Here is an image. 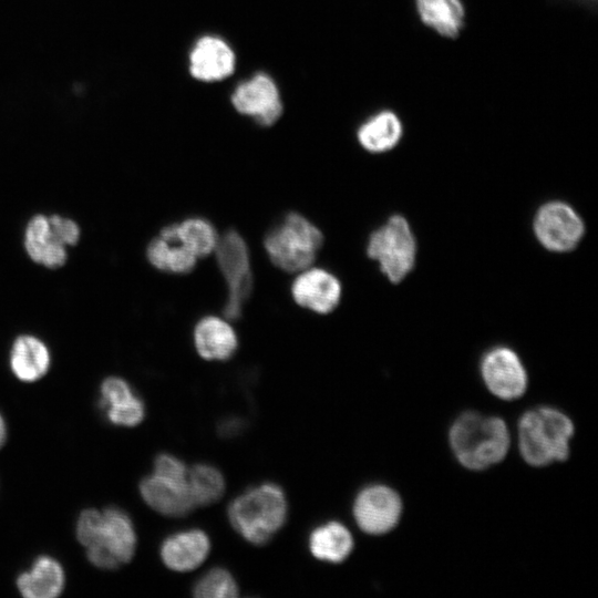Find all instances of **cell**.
I'll return each mask as SVG.
<instances>
[{
	"mask_svg": "<svg viewBox=\"0 0 598 598\" xmlns=\"http://www.w3.org/2000/svg\"><path fill=\"white\" fill-rule=\"evenodd\" d=\"M79 542L89 560L100 568H116L135 553L136 534L131 518L121 509H86L76 524Z\"/></svg>",
	"mask_w": 598,
	"mask_h": 598,
	"instance_id": "cell-1",
	"label": "cell"
},
{
	"mask_svg": "<svg viewBox=\"0 0 598 598\" xmlns=\"http://www.w3.org/2000/svg\"><path fill=\"white\" fill-rule=\"evenodd\" d=\"M450 443L463 466L484 470L506 456L509 433L505 422L499 417L466 412L453 423Z\"/></svg>",
	"mask_w": 598,
	"mask_h": 598,
	"instance_id": "cell-2",
	"label": "cell"
},
{
	"mask_svg": "<svg viewBox=\"0 0 598 598\" xmlns=\"http://www.w3.org/2000/svg\"><path fill=\"white\" fill-rule=\"evenodd\" d=\"M228 518L234 529L255 545L267 543L287 518L283 491L274 483L251 487L228 506Z\"/></svg>",
	"mask_w": 598,
	"mask_h": 598,
	"instance_id": "cell-3",
	"label": "cell"
},
{
	"mask_svg": "<svg viewBox=\"0 0 598 598\" xmlns=\"http://www.w3.org/2000/svg\"><path fill=\"white\" fill-rule=\"evenodd\" d=\"M573 434L574 424L563 412L551 408L527 411L518 424L520 454L533 466L565 461Z\"/></svg>",
	"mask_w": 598,
	"mask_h": 598,
	"instance_id": "cell-4",
	"label": "cell"
},
{
	"mask_svg": "<svg viewBox=\"0 0 598 598\" xmlns=\"http://www.w3.org/2000/svg\"><path fill=\"white\" fill-rule=\"evenodd\" d=\"M322 243L320 229L298 213L287 214L264 239L270 261L289 272H299L310 267Z\"/></svg>",
	"mask_w": 598,
	"mask_h": 598,
	"instance_id": "cell-5",
	"label": "cell"
},
{
	"mask_svg": "<svg viewBox=\"0 0 598 598\" xmlns=\"http://www.w3.org/2000/svg\"><path fill=\"white\" fill-rule=\"evenodd\" d=\"M228 103L238 115L261 127L277 124L285 114L280 84L266 71H256L233 86Z\"/></svg>",
	"mask_w": 598,
	"mask_h": 598,
	"instance_id": "cell-6",
	"label": "cell"
},
{
	"mask_svg": "<svg viewBox=\"0 0 598 598\" xmlns=\"http://www.w3.org/2000/svg\"><path fill=\"white\" fill-rule=\"evenodd\" d=\"M367 252L379 262L391 282L404 279L412 270L416 255L415 239L406 219L399 215L390 217L371 234Z\"/></svg>",
	"mask_w": 598,
	"mask_h": 598,
	"instance_id": "cell-7",
	"label": "cell"
},
{
	"mask_svg": "<svg viewBox=\"0 0 598 598\" xmlns=\"http://www.w3.org/2000/svg\"><path fill=\"white\" fill-rule=\"evenodd\" d=\"M214 251L227 286L224 313L228 319H237L252 288L248 247L236 230H228L218 237Z\"/></svg>",
	"mask_w": 598,
	"mask_h": 598,
	"instance_id": "cell-8",
	"label": "cell"
},
{
	"mask_svg": "<svg viewBox=\"0 0 598 598\" xmlns=\"http://www.w3.org/2000/svg\"><path fill=\"white\" fill-rule=\"evenodd\" d=\"M235 47L217 33L198 35L189 45L185 68L198 84L215 85L233 78L238 68Z\"/></svg>",
	"mask_w": 598,
	"mask_h": 598,
	"instance_id": "cell-9",
	"label": "cell"
},
{
	"mask_svg": "<svg viewBox=\"0 0 598 598\" xmlns=\"http://www.w3.org/2000/svg\"><path fill=\"white\" fill-rule=\"evenodd\" d=\"M534 230L538 241L548 250L564 252L574 249L584 235V223L567 204L550 202L539 208Z\"/></svg>",
	"mask_w": 598,
	"mask_h": 598,
	"instance_id": "cell-10",
	"label": "cell"
},
{
	"mask_svg": "<svg viewBox=\"0 0 598 598\" xmlns=\"http://www.w3.org/2000/svg\"><path fill=\"white\" fill-rule=\"evenodd\" d=\"M402 502L396 492L384 485H371L362 489L353 504L358 526L371 535L391 530L400 519Z\"/></svg>",
	"mask_w": 598,
	"mask_h": 598,
	"instance_id": "cell-11",
	"label": "cell"
},
{
	"mask_svg": "<svg viewBox=\"0 0 598 598\" xmlns=\"http://www.w3.org/2000/svg\"><path fill=\"white\" fill-rule=\"evenodd\" d=\"M487 389L503 400L523 395L527 388V373L518 355L508 348L488 351L481 365Z\"/></svg>",
	"mask_w": 598,
	"mask_h": 598,
	"instance_id": "cell-12",
	"label": "cell"
},
{
	"mask_svg": "<svg viewBox=\"0 0 598 598\" xmlns=\"http://www.w3.org/2000/svg\"><path fill=\"white\" fill-rule=\"evenodd\" d=\"M295 301L317 313H329L340 302L341 283L339 279L322 268L308 267L301 271L291 285Z\"/></svg>",
	"mask_w": 598,
	"mask_h": 598,
	"instance_id": "cell-13",
	"label": "cell"
},
{
	"mask_svg": "<svg viewBox=\"0 0 598 598\" xmlns=\"http://www.w3.org/2000/svg\"><path fill=\"white\" fill-rule=\"evenodd\" d=\"M140 491L146 504L165 516H184L195 506L186 480L153 473L141 482Z\"/></svg>",
	"mask_w": 598,
	"mask_h": 598,
	"instance_id": "cell-14",
	"label": "cell"
},
{
	"mask_svg": "<svg viewBox=\"0 0 598 598\" xmlns=\"http://www.w3.org/2000/svg\"><path fill=\"white\" fill-rule=\"evenodd\" d=\"M210 544L200 529L183 530L167 537L161 547L163 563L175 571H189L207 557Z\"/></svg>",
	"mask_w": 598,
	"mask_h": 598,
	"instance_id": "cell-15",
	"label": "cell"
},
{
	"mask_svg": "<svg viewBox=\"0 0 598 598\" xmlns=\"http://www.w3.org/2000/svg\"><path fill=\"white\" fill-rule=\"evenodd\" d=\"M101 394V405L106 410V415L113 424L135 426L143 421L144 404L124 380L107 378L102 383Z\"/></svg>",
	"mask_w": 598,
	"mask_h": 598,
	"instance_id": "cell-16",
	"label": "cell"
},
{
	"mask_svg": "<svg viewBox=\"0 0 598 598\" xmlns=\"http://www.w3.org/2000/svg\"><path fill=\"white\" fill-rule=\"evenodd\" d=\"M194 343L198 354L206 360H227L237 349V336L224 319L207 316L194 329Z\"/></svg>",
	"mask_w": 598,
	"mask_h": 598,
	"instance_id": "cell-17",
	"label": "cell"
},
{
	"mask_svg": "<svg viewBox=\"0 0 598 598\" xmlns=\"http://www.w3.org/2000/svg\"><path fill=\"white\" fill-rule=\"evenodd\" d=\"M146 256L155 268L172 274L190 272L197 262V257L177 238L174 224L165 226L148 244Z\"/></svg>",
	"mask_w": 598,
	"mask_h": 598,
	"instance_id": "cell-18",
	"label": "cell"
},
{
	"mask_svg": "<svg viewBox=\"0 0 598 598\" xmlns=\"http://www.w3.org/2000/svg\"><path fill=\"white\" fill-rule=\"evenodd\" d=\"M420 21L442 38L456 39L465 27L463 0H414Z\"/></svg>",
	"mask_w": 598,
	"mask_h": 598,
	"instance_id": "cell-19",
	"label": "cell"
},
{
	"mask_svg": "<svg viewBox=\"0 0 598 598\" xmlns=\"http://www.w3.org/2000/svg\"><path fill=\"white\" fill-rule=\"evenodd\" d=\"M403 135V124L391 110H382L368 117L357 130V140L369 153L380 154L394 148Z\"/></svg>",
	"mask_w": 598,
	"mask_h": 598,
	"instance_id": "cell-20",
	"label": "cell"
},
{
	"mask_svg": "<svg viewBox=\"0 0 598 598\" xmlns=\"http://www.w3.org/2000/svg\"><path fill=\"white\" fill-rule=\"evenodd\" d=\"M17 586L27 598H54L63 590L64 573L55 559L42 556L30 571L19 576Z\"/></svg>",
	"mask_w": 598,
	"mask_h": 598,
	"instance_id": "cell-21",
	"label": "cell"
},
{
	"mask_svg": "<svg viewBox=\"0 0 598 598\" xmlns=\"http://www.w3.org/2000/svg\"><path fill=\"white\" fill-rule=\"evenodd\" d=\"M24 247L30 258L49 268H59L66 261L65 246L51 234L47 216L32 217L25 229Z\"/></svg>",
	"mask_w": 598,
	"mask_h": 598,
	"instance_id": "cell-22",
	"label": "cell"
},
{
	"mask_svg": "<svg viewBox=\"0 0 598 598\" xmlns=\"http://www.w3.org/2000/svg\"><path fill=\"white\" fill-rule=\"evenodd\" d=\"M11 369L16 377L32 382L43 377L50 365V354L45 344L32 336L19 337L12 347Z\"/></svg>",
	"mask_w": 598,
	"mask_h": 598,
	"instance_id": "cell-23",
	"label": "cell"
},
{
	"mask_svg": "<svg viewBox=\"0 0 598 598\" xmlns=\"http://www.w3.org/2000/svg\"><path fill=\"white\" fill-rule=\"evenodd\" d=\"M353 539L349 529L338 522L318 526L309 537L311 554L324 561L341 563L351 553Z\"/></svg>",
	"mask_w": 598,
	"mask_h": 598,
	"instance_id": "cell-24",
	"label": "cell"
},
{
	"mask_svg": "<svg viewBox=\"0 0 598 598\" xmlns=\"http://www.w3.org/2000/svg\"><path fill=\"white\" fill-rule=\"evenodd\" d=\"M186 482L195 506L217 502L225 491L221 473L208 464H196L188 468Z\"/></svg>",
	"mask_w": 598,
	"mask_h": 598,
	"instance_id": "cell-25",
	"label": "cell"
},
{
	"mask_svg": "<svg viewBox=\"0 0 598 598\" xmlns=\"http://www.w3.org/2000/svg\"><path fill=\"white\" fill-rule=\"evenodd\" d=\"M179 241L198 258L213 252L218 241L214 226L200 217L187 218L174 224Z\"/></svg>",
	"mask_w": 598,
	"mask_h": 598,
	"instance_id": "cell-26",
	"label": "cell"
},
{
	"mask_svg": "<svg viewBox=\"0 0 598 598\" xmlns=\"http://www.w3.org/2000/svg\"><path fill=\"white\" fill-rule=\"evenodd\" d=\"M193 594L198 598H233L238 595V587L228 570L214 568L195 584Z\"/></svg>",
	"mask_w": 598,
	"mask_h": 598,
	"instance_id": "cell-27",
	"label": "cell"
},
{
	"mask_svg": "<svg viewBox=\"0 0 598 598\" xmlns=\"http://www.w3.org/2000/svg\"><path fill=\"white\" fill-rule=\"evenodd\" d=\"M49 227L54 238L63 246L75 245L80 237V229L75 221L58 215L48 217Z\"/></svg>",
	"mask_w": 598,
	"mask_h": 598,
	"instance_id": "cell-28",
	"label": "cell"
},
{
	"mask_svg": "<svg viewBox=\"0 0 598 598\" xmlns=\"http://www.w3.org/2000/svg\"><path fill=\"white\" fill-rule=\"evenodd\" d=\"M188 468L176 456L161 454L154 463V473L174 480L185 481Z\"/></svg>",
	"mask_w": 598,
	"mask_h": 598,
	"instance_id": "cell-29",
	"label": "cell"
},
{
	"mask_svg": "<svg viewBox=\"0 0 598 598\" xmlns=\"http://www.w3.org/2000/svg\"><path fill=\"white\" fill-rule=\"evenodd\" d=\"M6 440V425L2 416L0 415V447L3 445Z\"/></svg>",
	"mask_w": 598,
	"mask_h": 598,
	"instance_id": "cell-30",
	"label": "cell"
}]
</instances>
